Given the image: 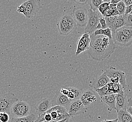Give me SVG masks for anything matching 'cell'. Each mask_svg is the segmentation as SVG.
I'll return each mask as SVG.
<instances>
[{"mask_svg":"<svg viewBox=\"0 0 132 122\" xmlns=\"http://www.w3.org/2000/svg\"><path fill=\"white\" fill-rule=\"evenodd\" d=\"M105 72L110 79L111 78L117 79L119 80V84L121 85L124 89L127 88L126 76L124 72L117 69L113 67H110L108 69H106Z\"/></svg>","mask_w":132,"mask_h":122,"instance_id":"9","label":"cell"},{"mask_svg":"<svg viewBox=\"0 0 132 122\" xmlns=\"http://www.w3.org/2000/svg\"><path fill=\"white\" fill-rule=\"evenodd\" d=\"M68 90L73 93L75 96V97L76 100L79 99L80 96L81 95V91L79 90V89L76 88H67Z\"/></svg>","mask_w":132,"mask_h":122,"instance_id":"33","label":"cell"},{"mask_svg":"<svg viewBox=\"0 0 132 122\" xmlns=\"http://www.w3.org/2000/svg\"><path fill=\"white\" fill-rule=\"evenodd\" d=\"M19 100L11 92L0 93V113L6 112L10 115L12 105Z\"/></svg>","mask_w":132,"mask_h":122,"instance_id":"5","label":"cell"},{"mask_svg":"<svg viewBox=\"0 0 132 122\" xmlns=\"http://www.w3.org/2000/svg\"><path fill=\"white\" fill-rule=\"evenodd\" d=\"M118 16H111L109 17H104L105 20L106 22L107 27L109 28L111 27V26L113 25L114 22L118 18Z\"/></svg>","mask_w":132,"mask_h":122,"instance_id":"28","label":"cell"},{"mask_svg":"<svg viewBox=\"0 0 132 122\" xmlns=\"http://www.w3.org/2000/svg\"><path fill=\"white\" fill-rule=\"evenodd\" d=\"M110 82V79L109 78L105 72L101 75L100 76L95 78L94 80L90 82L89 86L93 91L96 89L103 88L107 85Z\"/></svg>","mask_w":132,"mask_h":122,"instance_id":"13","label":"cell"},{"mask_svg":"<svg viewBox=\"0 0 132 122\" xmlns=\"http://www.w3.org/2000/svg\"><path fill=\"white\" fill-rule=\"evenodd\" d=\"M116 31L132 40V27L124 26L117 30Z\"/></svg>","mask_w":132,"mask_h":122,"instance_id":"23","label":"cell"},{"mask_svg":"<svg viewBox=\"0 0 132 122\" xmlns=\"http://www.w3.org/2000/svg\"><path fill=\"white\" fill-rule=\"evenodd\" d=\"M37 118L35 115L32 114L28 116L19 118H11L10 122H34Z\"/></svg>","mask_w":132,"mask_h":122,"instance_id":"21","label":"cell"},{"mask_svg":"<svg viewBox=\"0 0 132 122\" xmlns=\"http://www.w3.org/2000/svg\"><path fill=\"white\" fill-rule=\"evenodd\" d=\"M101 101L107 104L109 107L111 109L116 110L115 104H116V94H111L104 96L101 97Z\"/></svg>","mask_w":132,"mask_h":122,"instance_id":"17","label":"cell"},{"mask_svg":"<svg viewBox=\"0 0 132 122\" xmlns=\"http://www.w3.org/2000/svg\"><path fill=\"white\" fill-rule=\"evenodd\" d=\"M116 94V104L115 107L116 111L120 109H127V94L124 91H122L120 93Z\"/></svg>","mask_w":132,"mask_h":122,"instance_id":"16","label":"cell"},{"mask_svg":"<svg viewBox=\"0 0 132 122\" xmlns=\"http://www.w3.org/2000/svg\"><path fill=\"white\" fill-rule=\"evenodd\" d=\"M46 112L50 114L52 120L54 121H59L70 118L66 109L60 106L52 107Z\"/></svg>","mask_w":132,"mask_h":122,"instance_id":"7","label":"cell"},{"mask_svg":"<svg viewBox=\"0 0 132 122\" xmlns=\"http://www.w3.org/2000/svg\"><path fill=\"white\" fill-rule=\"evenodd\" d=\"M126 109H127V111L131 115V116L132 117V108L130 107H127Z\"/></svg>","mask_w":132,"mask_h":122,"instance_id":"44","label":"cell"},{"mask_svg":"<svg viewBox=\"0 0 132 122\" xmlns=\"http://www.w3.org/2000/svg\"><path fill=\"white\" fill-rule=\"evenodd\" d=\"M31 107L27 102L19 100L12 105L10 116L11 118H19L28 116L32 114Z\"/></svg>","mask_w":132,"mask_h":122,"instance_id":"3","label":"cell"},{"mask_svg":"<svg viewBox=\"0 0 132 122\" xmlns=\"http://www.w3.org/2000/svg\"><path fill=\"white\" fill-rule=\"evenodd\" d=\"M0 122H1V121H0Z\"/></svg>","mask_w":132,"mask_h":122,"instance_id":"46","label":"cell"},{"mask_svg":"<svg viewBox=\"0 0 132 122\" xmlns=\"http://www.w3.org/2000/svg\"><path fill=\"white\" fill-rule=\"evenodd\" d=\"M130 14H132V12H131V13H130Z\"/></svg>","mask_w":132,"mask_h":122,"instance_id":"45","label":"cell"},{"mask_svg":"<svg viewBox=\"0 0 132 122\" xmlns=\"http://www.w3.org/2000/svg\"><path fill=\"white\" fill-rule=\"evenodd\" d=\"M125 25V19L123 16L119 15L116 20L114 22L113 25L111 26L110 29H111L112 32H115L117 30L124 27Z\"/></svg>","mask_w":132,"mask_h":122,"instance_id":"19","label":"cell"},{"mask_svg":"<svg viewBox=\"0 0 132 122\" xmlns=\"http://www.w3.org/2000/svg\"><path fill=\"white\" fill-rule=\"evenodd\" d=\"M132 108V98H129L127 99V106Z\"/></svg>","mask_w":132,"mask_h":122,"instance_id":"41","label":"cell"},{"mask_svg":"<svg viewBox=\"0 0 132 122\" xmlns=\"http://www.w3.org/2000/svg\"><path fill=\"white\" fill-rule=\"evenodd\" d=\"M93 34L94 35H102L112 39V32L111 29L108 27L105 29H101L99 30H96L95 32H94Z\"/></svg>","mask_w":132,"mask_h":122,"instance_id":"24","label":"cell"},{"mask_svg":"<svg viewBox=\"0 0 132 122\" xmlns=\"http://www.w3.org/2000/svg\"><path fill=\"white\" fill-rule=\"evenodd\" d=\"M116 48V46L112 40L108 44L89 46L87 51L88 55L91 58L96 61H101L109 58Z\"/></svg>","mask_w":132,"mask_h":122,"instance_id":"1","label":"cell"},{"mask_svg":"<svg viewBox=\"0 0 132 122\" xmlns=\"http://www.w3.org/2000/svg\"><path fill=\"white\" fill-rule=\"evenodd\" d=\"M132 11V4L126 7L125 15H127L130 13Z\"/></svg>","mask_w":132,"mask_h":122,"instance_id":"36","label":"cell"},{"mask_svg":"<svg viewBox=\"0 0 132 122\" xmlns=\"http://www.w3.org/2000/svg\"><path fill=\"white\" fill-rule=\"evenodd\" d=\"M72 16L77 25L80 27H86L88 20V11L83 7H75L72 11Z\"/></svg>","mask_w":132,"mask_h":122,"instance_id":"6","label":"cell"},{"mask_svg":"<svg viewBox=\"0 0 132 122\" xmlns=\"http://www.w3.org/2000/svg\"><path fill=\"white\" fill-rule=\"evenodd\" d=\"M69 119H65L62 120V121H54V120H51L50 121H43L42 122H68L69 121Z\"/></svg>","mask_w":132,"mask_h":122,"instance_id":"43","label":"cell"},{"mask_svg":"<svg viewBox=\"0 0 132 122\" xmlns=\"http://www.w3.org/2000/svg\"><path fill=\"white\" fill-rule=\"evenodd\" d=\"M87 111V108L85 107L79 99L71 101L67 109V111L70 117L85 113Z\"/></svg>","mask_w":132,"mask_h":122,"instance_id":"10","label":"cell"},{"mask_svg":"<svg viewBox=\"0 0 132 122\" xmlns=\"http://www.w3.org/2000/svg\"><path fill=\"white\" fill-rule=\"evenodd\" d=\"M119 15V12L116 8V5H113L111 4L108 8L106 9V10L102 14V16L103 17H109L111 16H117Z\"/></svg>","mask_w":132,"mask_h":122,"instance_id":"20","label":"cell"},{"mask_svg":"<svg viewBox=\"0 0 132 122\" xmlns=\"http://www.w3.org/2000/svg\"><path fill=\"white\" fill-rule=\"evenodd\" d=\"M126 7H127L123 1H121L119 3L117 4L116 8L117 11L119 12V15L123 16L125 15Z\"/></svg>","mask_w":132,"mask_h":122,"instance_id":"27","label":"cell"},{"mask_svg":"<svg viewBox=\"0 0 132 122\" xmlns=\"http://www.w3.org/2000/svg\"><path fill=\"white\" fill-rule=\"evenodd\" d=\"M74 2L77 3V4L85 5L87 3L88 0H76V1H74Z\"/></svg>","mask_w":132,"mask_h":122,"instance_id":"37","label":"cell"},{"mask_svg":"<svg viewBox=\"0 0 132 122\" xmlns=\"http://www.w3.org/2000/svg\"><path fill=\"white\" fill-rule=\"evenodd\" d=\"M60 92L61 93H62L63 95L67 96L69 93V90L67 88H62L60 90Z\"/></svg>","mask_w":132,"mask_h":122,"instance_id":"38","label":"cell"},{"mask_svg":"<svg viewBox=\"0 0 132 122\" xmlns=\"http://www.w3.org/2000/svg\"><path fill=\"white\" fill-rule=\"evenodd\" d=\"M11 117L10 115L6 112L0 113V121L1 122H10Z\"/></svg>","mask_w":132,"mask_h":122,"instance_id":"31","label":"cell"},{"mask_svg":"<svg viewBox=\"0 0 132 122\" xmlns=\"http://www.w3.org/2000/svg\"><path fill=\"white\" fill-rule=\"evenodd\" d=\"M89 47L86 45V44L84 42L80 37L79 38L77 41V50L75 53L76 56H78L80 54L85 52V51L87 50Z\"/></svg>","mask_w":132,"mask_h":122,"instance_id":"22","label":"cell"},{"mask_svg":"<svg viewBox=\"0 0 132 122\" xmlns=\"http://www.w3.org/2000/svg\"><path fill=\"white\" fill-rule=\"evenodd\" d=\"M57 27L60 34L66 36L76 29L77 24L72 15L66 14L62 16L57 24Z\"/></svg>","mask_w":132,"mask_h":122,"instance_id":"2","label":"cell"},{"mask_svg":"<svg viewBox=\"0 0 132 122\" xmlns=\"http://www.w3.org/2000/svg\"><path fill=\"white\" fill-rule=\"evenodd\" d=\"M112 39L115 45L129 47L132 44V40L126 37L117 31L112 32Z\"/></svg>","mask_w":132,"mask_h":122,"instance_id":"12","label":"cell"},{"mask_svg":"<svg viewBox=\"0 0 132 122\" xmlns=\"http://www.w3.org/2000/svg\"><path fill=\"white\" fill-rule=\"evenodd\" d=\"M23 3L26 10L25 16L28 19H32L36 15L38 11L42 8L40 1L39 0H28Z\"/></svg>","mask_w":132,"mask_h":122,"instance_id":"8","label":"cell"},{"mask_svg":"<svg viewBox=\"0 0 132 122\" xmlns=\"http://www.w3.org/2000/svg\"><path fill=\"white\" fill-rule=\"evenodd\" d=\"M52 107L51 100L45 98L41 99L36 105L35 110L38 116L44 114Z\"/></svg>","mask_w":132,"mask_h":122,"instance_id":"14","label":"cell"},{"mask_svg":"<svg viewBox=\"0 0 132 122\" xmlns=\"http://www.w3.org/2000/svg\"><path fill=\"white\" fill-rule=\"evenodd\" d=\"M95 91V92L97 93L98 94L100 97V98L104 96L113 94L111 92H110V91L109 90L107 84L103 86V88L96 89Z\"/></svg>","mask_w":132,"mask_h":122,"instance_id":"26","label":"cell"},{"mask_svg":"<svg viewBox=\"0 0 132 122\" xmlns=\"http://www.w3.org/2000/svg\"><path fill=\"white\" fill-rule=\"evenodd\" d=\"M98 10L93 11L89 8L88 10V20L87 24L85 28L84 32L93 34L96 30V27L99 23V19L102 16Z\"/></svg>","mask_w":132,"mask_h":122,"instance_id":"4","label":"cell"},{"mask_svg":"<svg viewBox=\"0 0 132 122\" xmlns=\"http://www.w3.org/2000/svg\"><path fill=\"white\" fill-rule=\"evenodd\" d=\"M82 40L84 41V42L87 46L88 47H89L90 45V40H91V37L90 35L87 32H84L83 34L80 36Z\"/></svg>","mask_w":132,"mask_h":122,"instance_id":"30","label":"cell"},{"mask_svg":"<svg viewBox=\"0 0 132 122\" xmlns=\"http://www.w3.org/2000/svg\"><path fill=\"white\" fill-rule=\"evenodd\" d=\"M101 122H118V119L116 118L113 120L105 119Z\"/></svg>","mask_w":132,"mask_h":122,"instance_id":"42","label":"cell"},{"mask_svg":"<svg viewBox=\"0 0 132 122\" xmlns=\"http://www.w3.org/2000/svg\"><path fill=\"white\" fill-rule=\"evenodd\" d=\"M103 3V0H89L88 1L87 4L90 6V9L95 11L98 10V7Z\"/></svg>","mask_w":132,"mask_h":122,"instance_id":"25","label":"cell"},{"mask_svg":"<svg viewBox=\"0 0 132 122\" xmlns=\"http://www.w3.org/2000/svg\"><path fill=\"white\" fill-rule=\"evenodd\" d=\"M16 11L20 13H22L24 14L25 16L26 15V7L25 6L24 4V3H22L21 5L19 6V7L17 8Z\"/></svg>","mask_w":132,"mask_h":122,"instance_id":"34","label":"cell"},{"mask_svg":"<svg viewBox=\"0 0 132 122\" xmlns=\"http://www.w3.org/2000/svg\"><path fill=\"white\" fill-rule=\"evenodd\" d=\"M117 112L118 122H132V117L126 109L119 110Z\"/></svg>","mask_w":132,"mask_h":122,"instance_id":"18","label":"cell"},{"mask_svg":"<svg viewBox=\"0 0 132 122\" xmlns=\"http://www.w3.org/2000/svg\"><path fill=\"white\" fill-rule=\"evenodd\" d=\"M125 19V26L132 27V15L129 14L127 15H123Z\"/></svg>","mask_w":132,"mask_h":122,"instance_id":"32","label":"cell"},{"mask_svg":"<svg viewBox=\"0 0 132 122\" xmlns=\"http://www.w3.org/2000/svg\"><path fill=\"white\" fill-rule=\"evenodd\" d=\"M71 101H70L67 96L61 93L60 91H56L55 95L51 100L52 107L60 106L63 107L65 109H68Z\"/></svg>","mask_w":132,"mask_h":122,"instance_id":"11","label":"cell"},{"mask_svg":"<svg viewBox=\"0 0 132 122\" xmlns=\"http://www.w3.org/2000/svg\"><path fill=\"white\" fill-rule=\"evenodd\" d=\"M124 2L125 5L126 6V7L129 6L132 4V0H124L123 1Z\"/></svg>","mask_w":132,"mask_h":122,"instance_id":"39","label":"cell"},{"mask_svg":"<svg viewBox=\"0 0 132 122\" xmlns=\"http://www.w3.org/2000/svg\"><path fill=\"white\" fill-rule=\"evenodd\" d=\"M79 100L82 102L85 107L87 108L92 103L96 102V98L94 93V91L92 89H90L85 91L81 93Z\"/></svg>","mask_w":132,"mask_h":122,"instance_id":"15","label":"cell"},{"mask_svg":"<svg viewBox=\"0 0 132 122\" xmlns=\"http://www.w3.org/2000/svg\"><path fill=\"white\" fill-rule=\"evenodd\" d=\"M99 23L100 24L102 29H105L106 28H108L105 20L103 16H102L99 19Z\"/></svg>","mask_w":132,"mask_h":122,"instance_id":"35","label":"cell"},{"mask_svg":"<svg viewBox=\"0 0 132 122\" xmlns=\"http://www.w3.org/2000/svg\"><path fill=\"white\" fill-rule=\"evenodd\" d=\"M110 1H104V3H103L98 8V10L102 14V15L103 13V12L106 10V9L109 7V6L110 5Z\"/></svg>","mask_w":132,"mask_h":122,"instance_id":"29","label":"cell"},{"mask_svg":"<svg viewBox=\"0 0 132 122\" xmlns=\"http://www.w3.org/2000/svg\"><path fill=\"white\" fill-rule=\"evenodd\" d=\"M121 1L120 0H111L110 1V4L113 5H117L118 3H119Z\"/></svg>","mask_w":132,"mask_h":122,"instance_id":"40","label":"cell"}]
</instances>
